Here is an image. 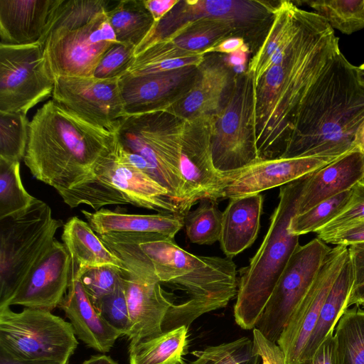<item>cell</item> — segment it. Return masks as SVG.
Wrapping results in <instances>:
<instances>
[{"label":"cell","instance_id":"4","mask_svg":"<svg viewBox=\"0 0 364 364\" xmlns=\"http://www.w3.org/2000/svg\"><path fill=\"white\" fill-rule=\"evenodd\" d=\"M115 141L114 132L91 124L52 100L29 122L23 161L33 177L59 192L90 178Z\"/></svg>","mask_w":364,"mask_h":364},{"label":"cell","instance_id":"14","mask_svg":"<svg viewBox=\"0 0 364 364\" xmlns=\"http://www.w3.org/2000/svg\"><path fill=\"white\" fill-rule=\"evenodd\" d=\"M331 249L327 243L315 237L304 245H299L294 252L255 326L269 340L277 343Z\"/></svg>","mask_w":364,"mask_h":364},{"label":"cell","instance_id":"17","mask_svg":"<svg viewBox=\"0 0 364 364\" xmlns=\"http://www.w3.org/2000/svg\"><path fill=\"white\" fill-rule=\"evenodd\" d=\"M348 257V246L331 247L314 282L285 325L277 343L284 351L287 364L299 363L326 298Z\"/></svg>","mask_w":364,"mask_h":364},{"label":"cell","instance_id":"55","mask_svg":"<svg viewBox=\"0 0 364 364\" xmlns=\"http://www.w3.org/2000/svg\"><path fill=\"white\" fill-rule=\"evenodd\" d=\"M192 354L196 358L194 360L185 364H211L210 361L202 353L201 350H195Z\"/></svg>","mask_w":364,"mask_h":364},{"label":"cell","instance_id":"29","mask_svg":"<svg viewBox=\"0 0 364 364\" xmlns=\"http://www.w3.org/2000/svg\"><path fill=\"white\" fill-rule=\"evenodd\" d=\"M353 284V271L348 256L326 298L299 363L311 358L325 338L333 333L339 318L343 311L348 308V303Z\"/></svg>","mask_w":364,"mask_h":364},{"label":"cell","instance_id":"22","mask_svg":"<svg viewBox=\"0 0 364 364\" xmlns=\"http://www.w3.org/2000/svg\"><path fill=\"white\" fill-rule=\"evenodd\" d=\"M235 74L224 57H205L191 88L165 110L184 119L215 115L228 100Z\"/></svg>","mask_w":364,"mask_h":364},{"label":"cell","instance_id":"31","mask_svg":"<svg viewBox=\"0 0 364 364\" xmlns=\"http://www.w3.org/2000/svg\"><path fill=\"white\" fill-rule=\"evenodd\" d=\"M188 346V327L181 326L129 345L130 364H183Z\"/></svg>","mask_w":364,"mask_h":364},{"label":"cell","instance_id":"2","mask_svg":"<svg viewBox=\"0 0 364 364\" xmlns=\"http://www.w3.org/2000/svg\"><path fill=\"white\" fill-rule=\"evenodd\" d=\"M340 51L334 30L315 12L302 9L301 25L284 58L255 87L253 122L259 159L283 156L301 102Z\"/></svg>","mask_w":364,"mask_h":364},{"label":"cell","instance_id":"16","mask_svg":"<svg viewBox=\"0 0 364 364\" xmlns=\"http://www.w3.org/2000/svg\"><path fill=\"white\" fill-rule=\"evenodd\" d=\"M52 97L65 109L112 132L127 116L119 79L59 76Z\"/></svg>","mask_w":364,"mask_h":364},{"label":"cell","instance_id":"52","mask_svg":"<svg viewBox=\"0 0 364 364\" xmlns=\"http://www.w3.org/2000/svg\"><path fill=\"white\" fill-rule=\"evenodd\" d=\"M0 364H68L54 360H25L15 357L0 348Z\"/></svg>","mask_w":364,"mask_h":364},{"label":"cell","instance_id":"32","mask_svg":"<svg viewBox=\"0 0 364 364\" xmlns=\"http://www.w3.org/2000/svg\"><path fill=\"white\" fill-rule=\"evenodd\" d=\"M107 18L117 41L135 48L143 41L154 24L143 0H122L107 11Z\"/></svg>","mask_w":364,"mask_h":364},{"label":"cell","instance_id":"13","mask_svg":"<svg viewBox=\"0 0 364 364\" xmlns=\"http://www.w3.org/2000/svg\"><path fill=\"white\" fill-rule=\"evenodd\" d=\"M107 11L87 23L50 31L43 49L55 77H93L104 54L117 42Z\"/></svg>","mask_w":364,"mask_h":364},{"label":"cell","instance_id":"42","mask_svg":"<svg viewBox=\"0 0 364 364\" xmlns=\"http://www.w3.org/2000/svg\"><path fill=\"white\" fill-rule=\"evenodd\" d=\"M211 364H257L252 353V341L246 337L201 350Z\"/></svg>","mask_w":364,"mask_h":364},{"label":"cell","instance_id":"10","mask_svg":"<svg viewBox=\"0 0 364 364\" xmlns=\"http://www.w3.org/2000/svg\"><path fill=\"white\" fill-rule=\"evenodd\" d=\"M77 344L71 323L50 311L0 306V348L15 357L68 363Z\"/></svg>","mask_w":364,"mask_h":364},{"label":"cell","instance_id":"43","mask_svg":"<svg viewBox=\"0 0 364 364\" xmlns=\"http://www.w3.org/2000/svg\"><path fill=\"white\" fill-rule=\"evenodd\" d=\"M135 46L117 42L101 58L93 77L99 79H119L129 69L135 58Z\"/></svg>","mask_w":364,"mask_h":364},{"label":"cell","instance_id":"11","mask_svg":"<svg viewBox=\"0 0 364 364\" xmlns=\"http://www.w3.org/2000/svg\"><path fill=\"white\" fill-rule=\"evenodd\" d=\"M55 81L42 44H0V112L26 115L52 95Z\"/></svg>","mask_w":364,"mask_h":364},{"label":"cell","instance_id":"33","mask_svg":"<svg viewBox=\"0 0 364 364\" xmlns=\"http://www.w3.org/2000/svg\"><path fill=\"white\" fill-rule=\"evenodd\" d=\"M205 59L202 54L177 50L168 41L156 43L136 55L125 74L144 75L200 65Z\"/></svg>","mask_w":364,"mask_h":364},{"label":"cell","instance_id":"41","mask_svg":"<svg viewBox=\"0 0 364 364\" xmlns=\"http://www.w3.org/2000/svg\"><path fill=\"white\" fill-rule=\"evenodd\" d=\"M100 315L122 336H128L131 323L123 277L116 289L94 305Z\"/></svg>","mask_w":364,"mask_h":364},{"label":"cell","instance_id":"9","mask_svg":"<svg viewBox=\"0 0 364 364\" xmlns=\"http://www.w3.org/2000/svg\"><path fill=\"white\" fill-rule=\"evenodd\" d=\"M255 76L235 73L228 100L213 116L210 142L215 168L227 175L260 160L254 133Z\"/></svg>","mask_w":364,"mask_h":364},{"label":"cell","instance_id":"19","mask_svg":"<svg viewBox=\"0 0 364 364\" xmlns=\"http://www.w3.org/2000/svg\"><path fill=\"white\" fill-rule=\"evenodd\" d=\"M72 278V259L65 245L54 240L50 250L6 306L52 311L66 295Z\"/></svg>","mask_w":364,"mask_h":364},{"label":"cell","instance_id":"36","mask_svg":"<svg viewBox=\"0 0 364 364\" xmlns=\"http://www.w3.org/2000/svg\"><path fill=\"white\" fill-rule=\"evenodd\" d=\"M223 212L218 201L203 198L198 208L184 215L186 233L189 240L198 245H212L220 240Z\"/></svg>","mask_w":364,"mask_h":364},{"label":"cell","instance_id":"50","mask_svg":"<svg viewBox=\"0 0 364 364\" xmlns=\"http://www.w3.org/2000/svg\"><path fill=\"white\" fill-rule=\"evenodd\" d=\"M180 0H143L146 9L155 23L165 16Z\"/></svg>","mask_w":364,"mask_h":364},{"label":"cell","instance_id":"3","mask_svg":"<svg viewBox=\"0 0 364 364\" xmlns=\"http://www.w3.org/2000/svg\"><path fill=\"white\" fill-rule=\"evenodd\" d=\"M363 121L364 90L356 67L340 51L306 94L281 158L336 159L355 149Z\"/></svg>","mask_w":364,"mask_h":364},{"label":"cell","instance_id":"26","mask_svg":"<svg viewBox=\"0 0 364 364\" xmlns=\"http://www.w3.org/2000/svg\"><path fill=\"white\" fill-rule=\"evenodd\" d=\"M98 235L106 234L158 235L174 239L184 226V215L159 213L129 214L101 208L95 212L81 210Z\"/></svg>","mask_w":364,"mask_h":364},{"label":"cell","instance_id":"20","mask_svg":"<svg viewBox=\"0 0 364 364\" xmlns=\"http://www.w3.org/2000/svg\"><path fill=\"white\" fill-rule=\"evenodd\" d=\"M333 159L293 157L259 160L240 171L227 174L229 182L223 198L259 194L282 186L323 167Z\"/></svg>","mask_w":364,"mask_h":364},{"label":"cell","instance_id":"45","mask_svg":"<svg viewBox=\"0 0 364 364\" xmlns=\"http://www.w3.org/2000/svg\"><path fill=\"white\" fill-rule=\"evenodd\" d=\"M348 256L352 264L354 284L348 307L364 305V242L348 246Z\"/></svg>","mask_w":364,"mask_h":364},{"label":"cell","instance_id":"25","mask_svg":"<svg viewBox=\"0 0 364 364\" xmlns=\"http://www.w3.org/2000/svg\"><path fill=\"white\" fill-rule=\"evenodd\" d=\"M59 306L69 318L75 336L98 352H109L122 336L100 315L78 279L71 278L68 292Z\"/></svg>","mask_w":364,"mask_h":364},{"label":"cell","instance_id":"35","mask_svg":"<svg viewBox=\"0 0 364 364\" xmlns=\"http://www.w3.org/2000/svg\"><path fill=\"white\" fill-rule=\"evenodd\" d=\"M332 29L350 35L364 28V0L305 1Z\"/></svg>","mask_w":364,"mask_h":364},{"label":"cell","instance_id":"6","mask_svg":"<svg viewBox=\"0 0 364 364\" xmlns=\"http://www.w3.org/2000/svg\"><path fill=\"white\" fill-rule=\"evenodd\" d=\"M58 193L70 208L87 205L96 211L108 205L131 204L161 213L183 215L166 188L119 159L115 144L96 164L90 178Z\"/></svg>","mask_w":364,"mask_h":364},{"label":"cell","instance_id":"39","mask_svg":"<svg viewBox=\"0 0 364 364\" xmlns=\"http://www.w3.org/2000/svg\"><path fill=\"white\" fill-rule=\"evenodd\" d=\"M29 121L22 113L0 112V157L19 161L28 141Z\"/></svg>","mask_w":364,"mask_h":364},{"label":"cell","instance_id":"58","mask_svg":"<svg viewBox=\"0 0 364 364\" xmlns=\"http://www.w3.org/2000/svg\"><path fill=\"white\" fill-rule=\"evenodd\" d=\"M363 155H364V153H363Z\"/></svg>","mask_w":364,"mask_h":364},{"label":"cell","instance_id":"1","mask_svg":"<svg viewBox=\"0 0 364 364\" xmlns=\"http://www.w3.org/2000/svg\"><path fill=\"white\" fill-rule=\"evenodd\" d=\"M130 272H154L161 284L185 292L168 311L163 331L188 327L202 315L225 307L237 296L236 264L230 257L199 256L158 235H98Z\"/></svg>","mask_w":364,"mask_h":364},{"label":"cell","instance_id":"7","mask_svg":"<svg viewBox=\"0 0 364 364\" xmlns=\"http://www.w3.org/2000/svg\"><path fill=\"white\" fill-rule=\"evenodd\" d=\"M63 225L37 198L26 209L0 219V306L7 304L47 254Z\"/></svg>","mask_w":364,"mask_h":364},{"label":"cell","instance_id":"15","mask_svg":"<svg viewBox=\"0 0 364 364\" xmlns=\"http://www.w3.org/2000/svg\"><path fill=\"white\" fill-rule=\"evenodd\" d=\"M186 120L174 168L183 183V208L186 214L203 198L215 201L223 198L229 179L215 168L212 160L210 142L213 116Z\"/></svg>","mask_w":364,"mask_h":364},{"label":"cell","instance_id":"51","mask_svg":"<svg viewBox=\"0 0 364 364\" xmlns=\"http://www.w3.org/2000/svg\"><path fill=\"white\" fill-rule=\"evenodd\" d=\"M249 46L224 56V61L228 66L235 70V73L245 72V65L248 59Z\"/></svg>","mask_w":364,"mask_h":364},{"label":"cell","instance_id":"53","mask_svg":"<svg viewBox=\"0 0 364 364\" xmlns=\"http://www.w3.org/2000/svg\"><path fill=\"white\" fill-rule=\"evenodd\" d=\"M82 364H118L110 356L106 355H92Z\"/></svg>","mask_w":364,"mask_h":364},{"label":"cell","instance_id":"38","mask_svg":"<svg viewBox=\"0 0 364 364\" xmlns=\"http://www.w3.org/2000/svg\"><path fill=\"white\" fill-rule=\"evenodd\" d=\"M351 193L352 188L321 202L303 213L296 214L290 223L291 232L298 236L316 232L343 210Z\"/></svg>","mask_w":364,"mask_h":364},{"label":"cell","instance_id":"24","mask_svg":"<svg viewBox=\"0 0 364 364\" xmlns=\"http://www.w3.org/2000/svg\"><path fill=\"white\" fill-rule=\"evenodd\" d=\"M364 179V155L355 148L309 173L302 188L296 214L351 189Z\"/></svg>","mask_w":364,"mask_h":364},{"label":"cell","instance_id":"5","mask_svg":"<svg viewBox=\"0 0 364 364\" xmlns=\"http://www.w3.org/2000/svg\"><path fill=\"white\" fill-rule=\"evenodd\" d=\"M308 175L280 187L279 203L267 232L241 274L233 314L236 323L245 330L255 328L280 275L299 245V236L291 233L289 226Z\"/></svg>","mask_w":364,"mask_h":364},{"label":"cell","instance_id":"21","mask_svg":"<svg viewBox=\"0 0 364 364\" xmlns=\"http://www.w3.org/2000/svg\"><path fill=\"white\" fill-rule=\"evenodd\" d=\"M123 283L131 323L129 345L161 334L170 309L175 304L171 294L156 278L137 277L124 273Z\"/></svg>","mask_w":364,"mask_h":364},{"label":"cell","instance_id":"37","mask_svg":"<svg viewBox=\"0 0 364 364\" xmlns=\"http://www.w3.org/2000/svg\"><path fill=\"white\" fill-rule=\"evenodd\" d=\"M36 199L23 186L20 162L0 157V219L26 209Z\"/></svg>","mask_w":364,"mask_h":364},{"label":"cell","instance_id":"23","mask_svg":"<svg viewBox=\"0 0 364 364\" xmlns=\"http://www.w3.org/2000/svg\"><path fill=\"white\" fill-rule=\"evenodd\" d=\"M63 0H0V44L43 46Z\"/></svg>","mask_w":364,"mask_h":364},{"label":"cell","instance_id":"28","mask_svg":"<svg viewBox=\"0 0 364 364\" xmlns=\"http://www.w3.org/2000/svg\"><path fill=\"white\" fill-rule=\"evenodd\" d=\"M63 227L61 238L71 257L72 277H77L85 269L104 265L128 271L123 262L105 245L88 223L73 216Z\"/></svg>","mask_w":364,"mask_h":364},{"label":"cell","instance_id":"54","mask_svg":"<svg viewBox=\"0 0 364 364\" xmlns=\"http://www.w3.org/2000/svg\"><path fill=\"white\" fill-rule=\"evenodd\" d=\"M355 144V148L359 149L364 153V121L357 132Z\"/></svg>","mask_w":364,"mask_h":364},{"label":"cell","instance_id":"57","mask_svg":"<svg viewBox=\"0 0 364 364\" xmlns=\"http://www.w3.org/2000/svg\"><path fill=\"white\" fill-rule=\"evenodd\" d=\"M363 306L364 307V305H363Z\"/></svg>","mask_w":364,"mask_h":364},{"label":"cell","instance_id":"44","mask_svg":"<svg viewBox=\"0 0 364 364\" xmlns=\"http://www.w3.org/2000/svg\"><path fill=\"white\" fill-rule=\"evenodd\" d=\"M364 220V179L352 188L350 198L343 210L316 232L317 236L329 234Z\"/></svg>","mask_w":364,"mask_h":364},{"label":"cell","instance_id":"48","mask_svg":"<svg viewBox=\"0 0 364 364\" xmlns=\"http://www.w3.org/2000/svg\"><path fill=\"white\" fill-rule=\"evenodd\" d=\"M298 364H339L333 333L325 338L311 358Z\"/></svg>","mask_w":364,"mask_h":364},{"label":"cell","instance_id":"47","mask_svg":"<svg viewBox=\"0 0 364 364\" xmlns=\"http://www.w3.org/2000/svg\"><path fill=\"white\" fill-rule=\"evenodd\" d=\"M316 237L326 243L335 245L350 246L353 244L364 242V220L336 232L319 235Z\"/></svg>","mask_w":364,"mask_h":364},{"label":"cell","instance_id":"34","mask_svg":"<svg viewBox=\"0 0 364 364\" xmlns=\"http://www.w3.org/2000/svg\"><path fill=\"white\" fill-rule=\"evenodd\" d=\"M334 331L339 364H364V309H345Z\"/></svg>","mask_w":364,"mask_h":364},{"label":"cell","instance_id":"27","mask_svg":"<svg viewBox=\"0 0 364 364\" xmlns=\"http://www.w3.org/2000/svg\"><path fill=\"white\" fill-rule=\"evenodd\" d=\"M263 201L260 193L230 198L223 212L219 240L226 257L232 258L254 243L259 230Z\"/></svg>","mask_w":364,"mask_h":364},{"label":"cell","instance_id":"12","mask_svg":"<svg viewBox=\"0 0 364 364\" xmlns=\"http://www.w3.org/2000/svg\"><path fill=\"white\" fill-rule=\"evenodd\" d=\"M276 6L269 1L256 0H180L165 16L154 23L146 36L135 48V57L200 21L231 22L248 33L272 19Z\"/></svg>","mask_w":364,"mask_h":364},{"label":"cell","instance_id":"30","mask_svg":"<svg viewBox=\"0 0 364 364\" xmlns=\"http://www.w3.org/2000/svg\"><path fill=\"white\" fill-rule=\"evenodd\" d=\"M301 15V9L290 1H280L277 4L267 36L247 66L246 70L255 76V86L271 56L296 33Z\"/></svg>","mask_w":364,"mask_h":364},{"label":"cell","instance_id":"56","mask_svg":"<svg viewBox=\"0 0 364 364\" xmlns=\"http://www.w3.org/2000/svg\"><path fill=\"white\" fill-rule=\"evenodd\" d=\"M356 75L360 85L364 90V63L356 67Z\"/></svg>","mask_w":364,"mask_h":364},{"label":"cell","instance_id":"46","mask_svg":"<svg viewBox=\"0 0 364 364\" xmlns=\"http://www.w3.org/2000/svg\"><path fill=\"white\" fill-rule=\"evenodd\" d=\"M252 353L262 364H287L282 349L276 342L266 338L258 329H252Z\"/></svg>","mask_w":364,"mask_h":364},{"label":"cell","instance_id":"49","mask_svg":"<svg viewBox=\"0 0 364 364\" xmlns=\"http://www.w3.org/2000/svg\"><path fill=\"white\" fill-rule=\"evenodd\" d=\"M248 44L245 43V38L239 36L228 38L218 44L207 48L203 52L206 55L210 53H224L225 55L235 52Z\"/></svg>","mask_w":364,"mask_h":364},{"label":"cell","instance_id":"8","mask_svg":"<svg viewBox=\"0 0 364 364\" xmlns=\"http://www.w3.org/2000/svg\"><path fill=\"white\" fill-rule=\"evenodd\" d=\"M186 120L167 110L127 115L114 131L119 143L149 163L153 179L183 208V183L172 168Z\"/></svg>","mask_w":364,"mask_h":364},{"label":"cell","instance_id":"18","mask_svg":"<svg viewBox=\"0 0 364 364\" xmlns=\"http://www.w3.org/2000/svg\"><path fill=\"white\" fill-rule=\"evenodd\" d=\"M198 67L144 74H124L119 84L127 115L166 109L192 86Z\"/></svg>","mask_w":364,"mask_h":364},{"label":"cell","instance_id":"40","mask_svg":"<svg viewBox=\"0 0 364 364\" xmlns=\"http://www.w3.org/2000/svg\"><path fill=\"white\" fill-rule=\"evenodd\" d=\"M127 272L115 266L104 265L85 269L72 277L80 280L95 305L116 289Z\"/></svg>","mask_w":364,"mask_h":364}]
</instances>
